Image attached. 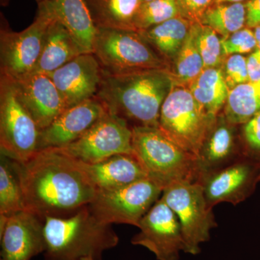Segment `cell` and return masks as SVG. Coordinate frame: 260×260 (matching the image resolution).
<instances>
[{"mask_svg":"<svg viewBox=\"0 0 260 260\" xmlns=\"http://www.w3.org/2000/svg\"><path fill=\"white\" fill-rule=\"evenodd\" d=\"M13 160L25 210L40 218H68L93 201L96 189L75 159L56 148L38 150L25 161Z\"/></svg>","mask_w":260,"mask_h":260,"instance_id":"obj_1","label":"cell"},{"mask_svg":"<svg viewBox=\"0 0 260 260\" xmlns=\"http://www.w3.org/2000/svg\"><path fill=\"white\" fill-rule=\"evenodd\" d=\"M174 78L167 69L140 70L121 74L103 73L95 99L109 114L135 126L158 127L160 110Z\"/></svg>","mask_w":260,"mask_h":260,"instance_id":"obj_2","label":"cell"},{"mask_svg":"<svg viewBox=\"0 0 260 260\" xmlns=\"http://www.w3.org/2000/svg\"><path fill=\"white\" fill-rule=\"evenodd\" d=\"M44 260H102L104 251L119 244L112 224L101 221L88 205L68 218L47 217Z\"/></svg>","mask_w":260,"mask_h":260,"instance_id":"obj_3","label":"cell"},{"mask_svg":"<svg viewBox=\"0 0 260 260\" xmlns=\"http://www.w3.org/2000/svg\"><path fill=\"white\" fill-rule=\"evenodd\" d=\"M133 130V155L148 178L162 189L199 179L197 158L174 143L156 126H135Z\"/></svg>","mask_w":260,"mask_h":260,"instance_id":"obj_4","label":"cell"},{"mask_svg":"<svg viewBox=\"0 0 260 260\" xmlns=\"http://www.w3.org/2000/svg\"><path fill=\"white\" fill-rule=\"evenodd\" d=\"M93 54L105 74L169 70L167 61L136 30L97 28Z\"/></svg>","mask_w":260,"mask_h":260,"instance_id":"obj_5","label":"cell"},{"mask_svg":"<svg viewBox=\"0 0 260 260\" xmlns=\"http://www.w3.org/2000/svg\"><path fill=\"white\" fill-rule=\"evenodd\" d=\"M217 117L200 107L187 86L174 84L162 104L158 127L197 158Z\"/></svg>","mask_w":260,"mask_h":260,"instance_id":"obj_6","label":"cell"},{"mask_svg":"<svg viewBox=\"0 0 260 260\" xmlns=\"http://www.w3.org/2000/svg\"><path fill=\"white\" fill-rule=\"evenodd\" d=\"M160 198L179 220L185 245L184 252L192 255L199 254L200 244L208 242L210 231L218 226L202 184L198 181L178 183L164 189Z\"/></svg>","mask_w":260,"mask_h":260,"instance_id":"obj_7","label":"cell"},{"mask_svg":"<svg viewBox=\"0 0 260 260\" xmlns=\"http://www.w3.org/2000/svg\"><path fill=\"white\" fill-rule=\"evenodd\" d=\"M41 130L18 100L10 78L1 75L0 150L1 155L25 161L39 150Z\"/></svg>","mask_w":260,"mask_h":260,"instance_id":"obj_8","label":"cell"},{"mask_svg":"<svg viewBox=\"0 0 260 260\" xmlns=\"http://www.w3.org/2000/svg\"><path fill=\"white\" fill-rule=\"evenodd\" d=\"M162 189L148 178L112 190L97 191L88 205L101 221L138 227L141 219L160 199Z\"/></svg>","mask_w":260,"mask_h":260,"instance_id":"obj_9","label":"cell"},{"mask_svg":"<svg viewBox=\"0 0 260 260\" xmlns=\"http://www.w3.org/2000/svg\"><path fill=\"white\" fill-rule=\"evenodd\" d=\"M54 17L47 3H39L36 20L20 32L2 30L1 75L16 79L32 73L42 54L46 32Z\"/></svg>","mask_w":260,"mask_h":260,"instance_id":"obj_10","label":"cell"},{"mask_svg":"<svg viewBox=\"0 0 260 260\" xmlns=\"http://www.w3.org/2000/svg\"><path fill=\"white\" fill-rule=\"evenodd\" d=\"M132 140L127 121L107 112L79 139L56 149L78 161L95 164L117 154L133 155Z\"/></svg>","mask_w":260,"mask_h":260,"instance_id":"obj_11","label":"cell"},{"mask_svg":"<svg viewBox=\"0 0 260 260\" xmlns=\"http://www.w3.org/2000/svg\"><path fill=\"white\" fill-rule=\"evenodd\" d=\"M140 232L132 239L133 245L153 252L158 260H179L185 250L181 225L177 215L160 198L140 220Z\"/></svg>","mask_w":260,"mask_h":260,"instance_id":"obj_12","label":"cell"},{"mask_svg":"<svg viewBox=\"0 0 260 260\" xmlns=\"http://www.w3.org/2000/svg\"><path fill=\"white\" fill-rule=\"evenodd\" d=\"M259 172L257 161L242 157L207 174L198 182L203 186L205 199L210 208L221 203L237 205L251 194L258 181Z\"/></svg>","mask_w":260,"mask_h":260,"instance_id":"obj_13","label":"cell"},{"mask_svg":"<svg viewBox=\"0 0 260 260\" xmlns=\"http://www.w3.org/2000/svg\"><path fill=\"white\" fill-rule=\"evenodd\" d=\"M45 220L25 210L13 214L0 226V260H31L46 249Z\"/></svg>","mask_w":260,"mask_h":260,"instance_id":"obj_14","label":"cell"},{"mask_svg":"<svg viewBox=\"0 0 260 260\" xmlns=\"http://www.w3.org/2000/svg\"><path fill=\"white\" fill-rule=\"evenodd\" d=\"M47 75L68 109L95 99L102 83L103 71L93 53H85Z\"/></svg>","mask_w":260,"mask_h":260,"instance_id":"obj_15","label":"cell"},{"mask_svg":"<svg viewBox=\"0 0 260 260\" xmlns=\"http://www.w3.org/2000/svg\"><path fill=\"white\" fill-rule=\"evenodd\" d=\"M10 80L18 100L40 130L47 127L67 109L64 100L49 75L34 71Z\"/></svg>","mask_w":260,"mask_h":260,"instance_id":"obj_16","label":"cell"},{"mask_svg":"<svg viewBox=\"0 0 260 260\" xmlns=\"http://www.w3.org/2000/svg\"><path fill=\"white\" fill-rule=\"evenodd\" d=\"M107 111L96 99L68 108L45 129L41 130L39 150L61 148L79 139Z\"/></svg>","mask_w":260,"mask_h":260,"instance_id":"obj_17","label":"cell"},{"mask_svg":"<svg viewBox=\"0 0 260 260\" xmlns=\"http://www.w3.org/2000/svg\"><path fill=\"white\" fill-rule=\"evenodd\" d=\"M76 161L96 191L119 189L148 178L139 160L132 154H117L95 164Z\"/></svg>","mask_w":260,"mask_h":260,"instance_id":"obj_18","label":"cell"},{"mask_svg":"<svg viewBox=\"0 0 260 260\" xmlns=\"http://www.w3.org/2000/svg\"><path fill=\"white\" fill-rule=\"evenodd\" d=\"M236 126L229 123L224 115L219 114L197 156L198 181L242 158V154L238 151Z\"/></svg>","mask_w":260,"mask_h":260,"instance_id":"obj_19","label":"cell"},{"mask_svg":"<svg viewBox=\"0 0 260 260\" xmlns=\"http://www.w3.org/2000/svg\"><path fill=\"white\" fill-rule=\"evenodd\" d=\"M44 3L54 18L69 30L84 51L93 53L97 27L85 0H51Z\"/></svg>","mask_w":260,"mask_h":260,"instance_id":"obj_20","label":"cell"},{"mask_svg":"<svg viewBox=\"0 0 260 260\" xmlns=\"http://www.w3.org/2000/svg\"><path fill=\"white\" fill-rule=\"evenodd\" d=\"M85 53L69 30L54 18L48 26L42 54L34 71L49 74Z\"/></svg>","mask_w":260,"mask_h":260,"instance_id":"obj_21","label":"cell"},{"mask_svg":"<svg viewBox=\"0 0 260 260\" xmlns=\"http://www.w3.org/2000/svg\"><path fill=\"white\" fill-rule=\"evenodd\" d=\"M188 88L200 107L213 117L224 109L230 91L221 68L203 70Z\"/></svg>","mask_w":260,"mask_h":260,"instance_id":"obj_22","label":"cell"},{"mask_svg":"<svg viewBox=\"0 0 260 260\" xmlns=\"http://www.w3.org/2000/svg\"><path fill=\"white\" fill-rule=\"evenodd\" d=\"M192 23L181 16L138 31L166 61L177 57Z\"/></svg>","mask_w":260,"mask_h":260,"instance_id":"obj_23","label":"cell"},{"mask_svg":"<svg viewBox=\"0 0 260 260\" xmlns=\"http://www.w3.org/2000/svg\"><path fill=\"white\" fill-rule=\"evenodd\" d=\"M97 28L135 30L134 22L142 0H85Z\"/></svg>","mask_w":260,"mask_h":260,"instance_id":"obj_24","label":"cell"},{"mask_svg":"<svg viewBox=\"0 0 260 260\" xmlns=\"http://www.w3.org/2000/svg\"><path fill=\"white\" fill-rule=\"evenodd\" d=\"M260 113V80L241 84L229 91L223 115L231 124H243Z\"/></svg>","mask_w":260,"mask_h":260,"instance_id":"obj_25","label":"cell"},{"mask_svg":"<svg viewBox=\"0 0 260 260\" xmlns=\"http://www.w3.org/2000/svg\"><path fill=\"white\" fill-rule=\"evenodd\" d=\"M23 190L12 159L0 158V219L7 220L13 214L25 210Z\"/></svg>","mask_w":260,"mask_h":260,"instance_id":"obj_26","label":"cell"},{"mask_svg":"<svg viewBox=\"0 0 260 260\" xmlns=\"http://www.w3.org/2000/svg\"><path fill=\"white\" fill-rule=\"evenodd\" d=\"M200 23L209 26L222 37L244 28L246 8L243 3L213 4L205 12Z\"/></svg>","mask_w":260,"mask_h":260,"instance_id":"obj_27","label":"cell"},{"mask_svg":"<svg viewBox=\"0 0 260 260\" xmlns=\"http://www.w3.org/2000/svg\"><path fill=\"white\" fill-rule=\"evenodd\" d=\"M204 69V64L197 42L196 28L193 23L182 47L174 59V69L172 72L174 84L188 87Z\"/></svg>","mask_w":260,"mask_h":260,"instance_id":"obj_28","label":"cell"},{"mask_svg":"<svg viewBox=\"0 0 260 260\" xmlns=\"http://www.w3.org/2000/svg\"><path fill=\"white\" fill-rule=\"evenodd\" d=\"M181 16L177 0H153L142 3L134 22L136 31H143Z\"/></svg>","mask_w":260,"mask_h":260,"instance_id":"obj_29","label":"cell"},{"mask_svg":"<svg viewBox=\"0 0 260 260\" xmlns=\"http://www.w3.org/2000/svg\"><path fill=\"white\" fill-rule=\"evenodd\" d=\"M197 42L204 68H221L223 54L221 42L218 34L209 26L202 23H194Z\"/></svg>","mask_w":260,"mask_h":260,"instance_id":"obj_30","label":"cell"},{"mask_svg":"<svg viewBox=\"0 0 260 260\" xmlns=\"http://www.w3.org/2000/svg\"><path fill=\"white\" fill-rule=\"evenodd\" d=\"M220 42L224 56L247 54L256 47L254 30L247 27L234 32L229 37H222Z\"/></svg>","mask_w":260,"mask_h":260,"instance_id":"obj_31","label":"cell"},{"mask_svg":"<svg viewBox=\"0 0 260 260\" xmlns=\"http://www.w3.org/2000/svg\"><path fill=\"white\" fill-rule=\"evenodd\" d=\"M223 64L222 70L229 90L249 81L247 59L242 54L228 56Z\"/></svg>","mask_w":260,"mask_h":260,"instance_id":"obj_32","label":"cell"},{"mask_svg":"<svg viewBox=\"0 0 260 260\" xmlns=\"http://www.w3.org/2000/svg\"><path fill=\"white\" fill-rule=\"evenodd\" d=\"M242 135L245 152L244 155L260 158V113L242 124Z\"/></svg>","mask_w":260,"mask_h":260,"instance_id":"obj_33","label":"cell"},{"mask_svg":"<svg viewBox=\"0 0 260 260\" xmlns=\"http://www.w3.org/2000/svg\"><path fill=\"white\" fill-rule=\"evenodd\" d=\"M180 15L192 23H200L213 0H177Z\"/></svg>","mask_w":260,"mask_h":260,"instance_id":"obj_34","label":"cell"},{"mask_svg":"<svg viewBox=\"0 0 260 260\" xmlns=\"http://www.w3.org/2000/svg\"><path fill=\"white\" fill-rule=\"evenodd\" d=\"M244 5L246 27L255 28L260 26V0H247Z\"/></svg>","mask_w":260,"mask_h":260,"instance_id":"obj_35","label":"cell"},{"mask_svg":"<svg viewBox=\"0 0 260 260\" xmlns=\"http://www.w3.org/2000/svg\"><path fill=\"white\" fill-rule=\"evenodd\" d=\"M248 74L249 81L256 82L260 80V49H256L248 56Z\"/></svg>","mask_w":260,"mask_h":260,"instance_id":"obj_36","label":"cell"},{"mask_svg":"<svg viewBox=\"0 0 260 260\" xmlns=\"http://www.w3.org/2000/svg\"><path fill=\"white\" fill-rule=\"evenodd\" d=\"M254 35H255L256 41V47L260 49V26L254 28Z\"/></svg>","mask_w":260,"mask_h":260,"instance_id":"obj_37","label":"cell"},{"mask_svg":"<svg viewBox=\"0 0 260 260\" xmlns=\"http://www.w3.org/2000/svg\"><path fill=\"white\" fill-rule=\"evenodd\" d=\"M245 0H213V4H218V3H243Z\"/></svg>","mask_w":260,"mask_h":260,"instance_id":"obj_38","label":"cell"},{"mask_svg":"<svg viewBox=\"0 0 260 260\" xmlns=\"http://www.w3.org/2000/svg\"><path fill=\"white\" fill-rule=\"evenodd\" d=\"M79 260H95L94 258L91 257V256H86V257H83Z\"/></svg>","mask_w":260,"mask_h":260,"instance_id":"obj_39","label":"cell"},{"mask_svg":"<svg viewBox=\"0 0 260 260\" xmlns=\"http://www.w3.org/2000/svg\"><path fill=\"white\" fill-rule=\"evenodd\" d=\"M37 1L39 4V3H44V2L51 1V0H37Z\"/></svg>","mask_w":260,"mask_h":260,"instance_id":"obj_40","label":"cell"},{"mask_svg":"<svg viewBox=\"0 0 260 260\" xmlns=\"http://www.w3.org/2000/svg\"><path fill=\"white\" fill-rule=\"evenodd\" d=\"M142 1H143V3H146V2L153 1V0H142Z\"/></svg>","mask_w":260,"mask_h":260,"instance_id":"obj_41","label":"cell"},{"mask_svg":"<svg viewBox=\"0 0 260 260\" xmlns=\"http://www.w3.org/2000/svg\"><path fill=\"white\" fill-rule=\"evenodd\" d=\"M259 180H260V172H259V176H258V181H259Z\"/></svg>","mask_w":260,"mask_h":260,"instance_id":"obj_42","label":"cell"}]
</instances>
